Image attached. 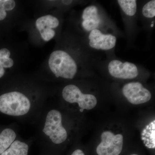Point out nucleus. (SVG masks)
<instances>
[{"mask_svg": "<svg viewBox=\"0 0 155 155\" xmlns=\"http://www.w3.org/2000/svg\"><path fill=\"white\" fill-rule=\"evenodd\" d=\"M32 107V103L29 98L20 92H10L0 96V112L6 115L25 116Z\"/></svg>", "mask_w": 155, "mask_h": 155, "instance_id": "nucleus-1", "label": "nucleus"}, {"mask_svg": "<svg viewBox=\"0 0 155 155\" xmlns=\"http://www.w3.org/2000/svg\"><path fill=\"white\" fill-rule=\"evenodd\" d=\"M49 66L56 77L72 79L77 72L75 60L68 53L61 50L53 52L49 59Z\"/></svg>", "mask_w": 155, "mask_h": 155, "instance_id": "nucleus-2", "label": "nucleus"}, {"mask_svg": "<svg viewBox=\"0 0 155 155\" xmlns=\"http://www.w3.org/2000/svg\"><path fill=\"white\" fill-rule=\"evenodd\" d=\"M62 120L61 112L56 109L49 111L45 118L42 131L54 144H60L67 140L68 133L63 126Z\"/></svg>", "mask_w": 155, "mask_h": 155, "instance_id": "nucleus-3", "label": "nucleus"}, {"mask_svg": "<svg viewBox=\"0 0 155 155\" xmlns=\"http://www.w3.org/2000/svg\"><path fill=\"white\" fill-rule=\"evenodd\" d=\"M62 96L67 102L77 104L81 112L84 110H91L97 104L96 97L94 95L83 94L79 87L74 84L65 86L62 91Z\"/></svg>", "mask_w": 155, "mask_h": 155, "instance_id": "nucleus-4", "label": "nucleus"}, {"mask_svg": "<svg viewBox=\"0 0 155 155\" xmlns=\"http://www.w3.org/2000/svg\"><path fill=\"white\" fill-rule=\"evenodd\" d=\"M101 142L97 148L98 155H119L122 152L123 143L122 134L115 135L110 131L102 134Z\"/></svg>", "mask_w": 155, "mask_h": 155, "instance_id": "nucleus-5", "label": "nucleus"}, {"mask_svg": "<svg viewBox=\"0 0 155 155\" xmlns=\"http://www.w3.org/2000/svg\"><path fill=\"white\" fill-rule=\"evenodd\" d=\"M122 92L127 101L134 105L147 102L152 97L150 92L139 82L126 84L122 88Z\"/></svg>", "mask_w": 155, "mask_h": 155, "instance_id": "nucleus-6", "label": "nucleus"}, {"mask_svg": "<svg viewBox=\"0 0 155 155\" xmlns=\"http://www.w3.org/2000/svg\"><path fill=\"white\" fill-rule=\"evenodd\" d=\"M108 69L111 76L119 79H133L138 75L137 67L130 62L113 60L108 64Z\"/></svg>", "mask_w": 155, "mask_h": 155, "instance_id": "nucleus-7", "label": "nucleus"}, {"mask_svg": "<svg viewBox=\"0 0 155 155\" xmlns=\"http://www.w3.org/2000/svg\"><path fill=\"white\" fill-rule=\"evenodd\" d=\"M88 39L90 46L97 50H111L115 47L116 43V36L111 34H104L97 29L91 31Z\"/></svg>", "mask_w": 155, "mask_h": 155, "instance_id": "nucleus-8", "label": "nucleus"}, {"mask_svg": "<svg viewBox=\"0 0 155 155\" xmlns=\"http://www.w3.org/2000/svg\"><path fill=\"white\" fill-rule=\"evenodd\" d=\"M141 139L148 148H155V120L146 126L141 134Z\"/></svg>", "mask_w": 155, "mask_h": 155, "instance_id": "nucleus-9", "label": "nucleus"}, {"mask_svg": "<svg viewBox=\"0 0 155 155\" xmlns=\"http://www.w3.org/2000/svg\"><path fill=\"white\" fill-rule=\"evenodd\" d=\"M17 136L15 130L11 128H5L0 133V154L8 148Z\"/></svg>", "mask_w": 155, "mask_h": 155, "instance_id": "nucleus-10", "label": "nucleus"}, {"mask_svg": "<svg viewBox=\"0 0 155 155\" xmlns=\"http://www.w3.org/2000/svg\"><path fill=\"white\" fill-rule=\"evenodd\" d=\"M28 145L18 140H14L8 149L0 155H28Z\"/></svg>", "mask_w": 155, "mask_h": 155, "instance_id": "nucleus-11", "label": "nucleus"}, {"mask_svg": "<svg viewBox=\"0 0 155 155\" xmlns=\"http://www.w3.org/2000/svg\"><path fill=\"white\" fill-rule=\"evenodd\" d=\"M59 25L58 18L51 15L40 17L36 21V26L39 32L46 28H57Z\"/></svg>", "mask_w": 155, "mask_h": 155, "instance_id": "nucleus-12", "label": "nucleus"}, {"mask_svg": "<svg viewBox=\"0 0 155 155\" xmlns=\"http://www.w3.org/2000/svg\"><path fill=\"white\" fill-rule=\"evenodd\" d=\"M119 6L125 14L128 16H134L137 12V1L135 0H119Z\"/></svg>", "mask_w": 155, "mask_h": 155, "instance_id": "nucleus-13", "label": "nucleus"}, {"mask_svg": "<svg viewBox=\"0 0 155 155\" xmlns=\"http://www.w3.org/2000/svg\"><path fill=\"white\" fill-rule=\"evenodd\" d=\"M143 16L148 18H152L155 16V1H150L144 5L142 9Z\"/></svg>", "mask_w": 155, "mask_h": 155, "instance_id": "nucleus-14", "label": "nucleus"}, {"mask_svg": "<svg viewBox=\"0 0 155 155\" xmlns=\"http://www.w3.org/2000/svg\"><path fill=\"white\" fill-rule=\"evenodd\" d=\"M41 38L44 40L48 41L51 40L54 36L55 32L52 29L49 28H46L40 31Z\"/></svg>", "mask_w": 155, "mask_h": 155, "instance_id": "nucleus-15", "label": "nucleus"}, {"mask_svg": "<svg viewBox=\"0 0 155 155\" xmlns=\"http://www.w3.org/2000/svg\"><path fill=\"white\" fill-rule=\"evenodd\" d=\"M14 61L10 58L0 59V64L4 68H10L14 65Z\"/></svg>", "mask_w": 155, "mask_h": 155, "instance_id": "nucleus-16", "label": "nucleus"}, {"mask_svg": "<svg viewBox=\"0 0 155 155\" xmlns=\"http://www.w3.org/2000/svg\"><path fill=\"white\" fill-rule=\"evenodd\" d=\"M16 3L13 0H5L3 6L5 11H10L15 8Z\"/></svg>", "mask_w": 155, "mask_h": 155, "instance_id": "nucleus-17", "label": "nucleus"}, {"mask_svg": "<svg viewBox=\"0 0 155 155\" xmlns=\"http://www.w3.org/2000/svg\"><path fill=\"white\" fill-rule=\"evenodd\" d=\"M5 1V0H0V21L5 19L7 16V13L3 6V3Z\"/></svg>", "mask_w": 155, "mask_h": 155, "instance_id": "nucleus-18", "label": "nucleus"}, {"mask_svg": "<svg viewBox=\"0 0 155 155\" xmlns=\"http://www.w3.org/2000/svg\"><path fill=\"white\" fill-rule=\"evenodd\" d=\"M11 52L8 50L3 48L0 50V59L10 58Z\"/></svg>", "mask_w": 155, "mask_h": 155, "instance_id": "nucleus-19", "label": "nucleus"}, {"mask_svg": "<svg viewBox=\"0 0 155 155\" xmlns=\"http://www.w3.org/2000/svg\"><path fill=\"white\" fill-rule=\"evenodd\" d=\"M71 155H85L84 153L81 150L78 149L75 150Z\"/></svg>", "mask_w": 155, "mask_h": 155, "instance_id": "nucleus-20", "label": "nucleus"}, {"mask_svg": "<svg viewBox=\"0 0 155 155\" xmlns=\"http://www.w3.org/2000/svg\"><path fill=\"white\" fill-rule=\"evenodd\" d=\"M5 73V69H4V67H3L1 65V64H0V78L3 77V75H4Z\"/></svg>", "mask_w": 155, "mask_h": 155, "instance_id": "nucleus-21", "label": "nucleus"}, {"mask_svg": "<svg viewBox=\"0 0 155 155\" xmlns=\"http://www.w3.org/2000/svg\"><path fill=\"white\" fill-rule=\"evenodd\" d=\"M62 3L66 5H69L72 2V1H63Z\"/></svg>", "mask_w": 155, "mask_h": 155, "instance_id": "nucleus-22", "label": "nucleus"}, {"mask_svg": "<svg viewBox=\"0 0 155 155\" xmlns=\"http://www.w3.org/2000/svg\"><path fill=\"white\" fill-rule=\"evenodd\" d=\"M138 155L135 154H131V155Z\"/></svg>", "mask_w": 155, "mask_h": 155, "instance_id": "nucleus-23", "label": "nucleus"}]
</instances>
